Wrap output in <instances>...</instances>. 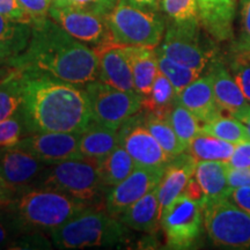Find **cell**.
Returning a JSON list of instances; mask_svg holds the SVG:
<instances>
[{"instance_id": "obj_1", "label": "cell", "mask_w": 250, "mask_h": 250, "mask_svg": "<svg viewBox=\"0 0 250 250\" xmlns=\"http://www.w3.org/2000/svg\"><path fill=\"white\" fill-rule=\"evenodd\" d=\"M8 62L26 73L78 86L99 80L98 57L94 50L49 18L31 23L29 44L22 54Z\"/></svg>"}, {"instance_id": "obj_2", "label": "cell", "mask_w": 250, "mask_h": 250, "mask_svg": "<svg viewBox=\"0 0 250 250\" xmlns=\"http://www.w3.org/2000/svg\"><path fill=\"white\" fill-rule=\"evenodd\" d=\"M23 102L20 114L29 133H80L92 122L85 88L78 85L23 72Z\"/></svg>"}, {"instance_id": "obj_3", "label": "cell", "mask_w": 250, "mask_h": 250, "mask_svg": "<svg viewBox=\"0 0 250 250\" xmlns=\"http://www.w3.org/2000/svg\"><path fill=\"white\" fill-rule=\"evenodd\" d=\"M9 228L27 233H51L88 208L85 203L48 188H31L0 205Z\"/></svg>"}, {"instance_id": "obj_4", "label": "cell", "mask_w": 250, "mask_h": 250, "mask_svg": "<svg viewBox=\"0 0 250 250\" xmlns=\"http://www.w3.org/2000/svg\"><path fill=\"white\" fill-rule=\"evenodd\" d=\"M52 242L62 249L110 247L125 243L127 227L108 212L87 208L50 233Z\"/></svg>"}, {"instance_id": "obj_5", "label": "cell", "mask_w": 250, "mask_h": 250, "mask_svg": "<svg viewBox=\"0 0 250 250\" xmlns=\"http://www.w3.org/2000/svg\"><path fill=\"white\" fill-rule=\"evenodd\" d=\"M111 42L124 45L156 48L164 37V19L151 9H144L127 1L118 0L105 17Z\"/></svg>"}, {"instance_id": "obj_6", "label": "cell", "mask_w": 250, "mask_h": 250, "mask_svg": "<svg viewBox=\"0 0 250 250\" xmlns=\"http://www.w3.org/2000/svg\"><path fill=\"white\" fill-rule=\"evenodd\" d=\"M40 184L87 205L96 201L105 188L99 164L89 159H73L50 166Z\"/></svg>"}, {"instance_id": "obj_7", "label": "cell", "mask_w": 250, "mask_h": 250, "mask_svg": "<svg viewBox=\"0 0 250 250\" xmlns=\"http://www.w3.org/2000/svg\"><path fill=\"white\" fill-rule=\"evenodd\" d=\"M203 220L208 235L215 246L250 248V214L229 197L203 203Z\"/></svg>"}, {"instance_id": "obj_8", "label": "cell", "mask_w": 250, "mask_h": 250, "mask_svg": "<svg viewBox=\"0 0 250 250\" xmlns=\"http://www.w3.org/2000/svg\"><path fill=\"white\" fill-rule=\"evenodd\" d=\"M171 61L203 72L217 56V49L201 31L199 21L177 23L170 21L164 42L158 49Z\"/></svg>"}, {"instance_id": "obj_9", "label": "cell", "mask_w": 250, "mask_h": 250, "mask_svg": "<svg viewBox=\"0 0 250 250\" xmlns=\"http://www.w3.org/2000/svg\"><path fill=\"white\" fill-rule=\"evenodd\" d=\"M92 122L120 130L143 108V96L136 90H122L95 80L85 85Z\"/></svg>"}, {"instance_id": "obj_10", "label": "cell", "mask_w": 250, "mask_h": 250, "mask_svg": "<svg viewBox=\"0 0 250 250\" xmlns=\"http://www.w3.org/2000/svg\"><path fill=\"white\" fill-rule=\"evenodd\" d=\"M203 223V203L184 192L168 206L160 219L167 246L171 249L191 248L201 236Z\"/></svg>"}, {"instance_id": "obj_11", "label": "cell", "mask_w": 250, "mask_h": 250, "mask_svg": "<svg viewBox=\"0 0 250 250\" xmlns=\"http://www.w3.org/2000/svg\"><path fill=\"white\" fill-rule=\"evenodd\" d=\"M49 17L83 43L98 46L111 41L105 18L93 12L65 2L52 4Z\"/></svg>"}, {"instance_id": "obj_12", "label": "cell", "mask_w": 250, "mask_h": 250, "mask_svg": "<svg viewBox=\"0 0 250 250\" xmlns=\"http://www.w3.org/2000/svg\"><path fill=\"white\" fill-rule=\"evenodd\" d=\"M120 145L132 156L137 166L147 168L166 167L171 158L164 151L139 117H131L118 130Z\"/></svg>"}, {"instance_id": "obj_13", "label": "cell", "mask_w": 250, "mask_h": 250, "mask_svg": "<svg viewBox=\"0 0 250 250\" xmlns=\"http://www.w3.org/2000/svg\"><path fill=\"white\" fill-rule=\"evenodd\" d=\"M80 133H30L15 146L29 152L45 166H52L73 159H83L79 152Z\"/></svg>"}, {"instance_id": "obj_14", "label": "cell", "mask_w": 250, "mask_h": 250, "mask_svg": "<svg viewBox=\"0 0 250 250\" xmlns=\"http://www.w3.org/2000/svg\"><path fill=\"white\" fill-rule=\"evenodd\" d=\"M45 170L44 164L18 146L0 148V176L14 195L40 183Z\"/></svg>"}, {"instance_id": "obj_15", "label": "cell", "mask_w": 250, "mask_h": 250, "mask_svg": "<svg viewBox=\"0 0 250 250\" xmlns=\"http://www.w3.org/2000/svg\"><path fill=\"white\" fill-rule=\"evenodd\" d=\"M164 171L165 167L147 168L137 166L126 179L109 190L105 196L108 213L120 217L130 205L159 186Z\"/></svg>"}, {"instance_id": "obj_16", "label": "cell", "mask_w": 250, "mask_h": 250, "mask_svg": "<svg viewBox=\"0 0 250 250\" xmlns=\"http://www.w3.org/2000/svg\"><path fill=\"white\" fill-rule=\"evenodd\" d=\"M93 50L98 57L99 80L122 90H136L126 45L108 41Z\"/></svg>"}, {"instance_id": "obj_17", "label": "cell", "mask_w": 250, "mask_h": 250, "mask_svg": "<svg viewBox=\"0 0 250 250\" xmlns=\"http://www.w3.org/2000/svg\"><path fill=\"white\" fill-rule=\"evenodd\" d=\"M197 161L190 153L184 152L171 159L165 167L160 183L158 186L160 219L167 208L177 197L182 195L196 170Z\"/></svg>"}, {"instance_id": "obj_18", "label": "cell", "mask_w": 250, "mask_h": 250, "mask_svg": "<svg viewBox=\"0 0 250 250\" xmlns=\"http://www.w3.org/2000/svg\"><path fill=\"white\" fill-rule=\"evenodd\" d=\"M198 21L206 33L218 42L233 37L236 0H196Z\"/></svg>"}, {"instance_id": "obj_19", "label": "cell", "mask_w": 250, "mask_h": 250, "mask_svg": "<svg viewBox=\"0 0 250 250\" xmlns=\"http://www.w3.org/2000/svg\"><path fill=\"white\" fill-rule=\"evenodd\" d=\"M176 102L191 111L202 124L221 114L214 96L212 78L208 72L177 94Z\"/></svg>"}, {"instance_id": "obj_20", "label": "cell", "mask_w": 250, "mask_h": 250, "mask_svg": "<svg viewBox=\"0 0 250 250\" xmlns=\"http://www.w3.org/2000/svg\"><path fill=\"white\" fill-rule=\"evenodd\" d=\"M208 67V73L213 83L214 96L221 112L225 111L234 116L239 111L248 108L250 103L246 100L235 78L227 70L224 62L215 58Z\"/></svg>"}, {"instance_id": "obj_21", "label": "cell", "mask_w": 250, "mask_h": 250, "mask_svg": "<svg viewBox=\"0 0 250 250\" xmlns=\"http://www.w3.org/2000/svg\"><path fill=\"white\" fill-rule=\"evenodd\" d=\"M118 218L125 226L131 229L154 233L160 223L158 187L130 205Z\"/></svg>"}, {"instance_id": "obj_22", "label": "cell", "mask_w": 250, "mask_h": 250, "mask_svg": "<svg viewBox=\"0 0 250 250\" xmlns=\"http://www.w3.org/2000/svg\"><path fill=\"white\" fill-rule=\"evenodd\" d=\"M120 145L118 130L90 122L80 133L79 152L83 159L101 161Z\"/></svg>"}, {"instance_id": "obj_23", "label": "cell", "mask_w": 250, "mask_h": 250, "mask_svg": "<svg viewBox=\"0 0 250 250\" xmlns=\"http://www.w3.org/2000/svg\"><path fill=\"white\" fill-rule=\"evenodd\" d=\"M136 92L147 95L159 72L158 52L151 46L126 45Z\"/></svg>"}, {"instance_id": "obj_24", "label": "cell", "mask_w": 250, "mask_h": 250, "mask_svg": "<svg viewBox=\"0 0 250 250\" xmlns=\"http://www.w3.org/2000/svg\"><path fill=\"white\" fill-rule=\"evenodd\" d=\"M193 179L201 188L204 202L228 198L232 192L227 181V165L221 161H198Z\"/></svg>"}, {"instance_id": "obj_25", "label": "cell", "mask_w": 250, "mask_h": 250, "mask_svg": "<svg viewBox=\"0 0 250 250\" xmlns=\"http://www.w3.org/2000/svg\"><path fill=\"white\" fill-rule=\"evenodd\" d=\"M31 37V26L0 14V57L9 62L26 50Z\"/></svg>"}, {"instance_id": "obj_26", "label": "cell", "mask_w": 250, "mask_h": 250, "mask_svg": "<svg viewBox=\"0 0 250 250\" xmlns=\"http://www.w3.org/2000/svg\"><path fill=\"white\" fill-rule=\"evenodd\" d=\"M24 81L23 71L15 67L0 80V122L13 117L20 111L23 102Z\"/></svg>"}, {"instance_id": "obj_27", "label": "cell", "mask_w": 250, "mask_h": 250, "mask_svg": "<svg viewBox=\"0 0 250 250\" xmlns=\"http://www.w3.org/2000/svg\"><path fill=\"white\" fill-rule=\"evenodd\" d=\"M99 164V170L104 187H115L132 173L137 164L126 149L118 145L110 154L102 159Z\"/></svg>"}, {"instance_id": "obj_28", "label": "cell", "mask_w": 250, "mask_h": 250, "mask_svg": "<svg viewBox=\"0 0 250 250\" xmlns=\"http://www.w3.org/2000/svg\"><path fill=\"white\" fill-rule=\"evenodd\" d=\"M176 96L174 86L168 78L159 71L149 93L143 96V108L149 114L168 117L176 103Z\"/></svg>"}, {"instance_id": "obj_29", "label": "cell", "mask_w": 250, "mask_h": 250, "mask_svg": "<svg viewBox=\"0 0 250 250\" xmlns=\"http://www.w3.org/2000/svg\"><path fill=\"white\" fill-rule=\"evenodd\" d=\"M235 149V144L201 132L190 144L188 153L197 161L228 162Z\"/></svg>"}, {"instance_id": "obj_30", "label": "cell", "mask_w": 250, "mask_h": 250, "mask_svg": "<svg viewBox=\"0 0 250 250\" xmlns=\"http://www.w3.org/2000/svg\"><path fill=\"white\" fill-rule=\"evenodd\" d=\"M202 132L233 143L235 145L243 140L250 139L241 122L232 115L225 116L223 112L202 124Z\"/></svg>"}, {"instance_id": "obj_31", "label": "cell", "mask_w": 250, "mask_h": 250, "mask_svg": "<svg viewBox=\"0 0 250 250\" xmlns=\"http://www.w3.org/2000/svg\"><path fill=\"white\" fill-rule=\"evenodd\" d=\"M144 123L156 139V142L160 144L164 151L171 159L187 152L168 121V117L149 114L148 117L144 121Z\"/></svg>"}, {"instance_id": "obj_32", "label": "cell", "mask_w": 250, "mask_h": 250, "mask_svg": "<svg viewBox=\"0 0 250 250\" xmlns=\"http://www.w3.org/2000/svg\"><path fill=\"white\" fill-rule=\"evenodd\" d=\"M168 121L179 137L181 144L188 152L190 144L202 132V123L191 111L188 110L180 103H175L168 115Z\"/></svg>"}, {"instance_id": "obj_33", "label": "cell", "mask_w": 250, "mask_h": 250, "mask_svg": "<svg viewBox=\"0 0 250 250\" xmlns=\"http://www.w3.org/2000/svg\"><path fill=\"white\" fill-rule=\"evenodd\" d=\"M156 52H158L159 71L168 78V80L170 81L171 85L176 90V94H180L190 83L202 76L201 71L184 66L180 62L171 61V59L166 57L165 55L160 54L158 50H156Z\"/></svg>"}, {"instance_id": "obj_34", "label": "cell", "mask_w": 250, "mask_h": 250, "mask_svg": "<svg viewBox=\"0 0 250 250\" xmlns=\"http://www.w3.org/2000/svg\"><path fill=\"white\" fill-rule=\"evenodd\" d=\"M161 7L173 22L198 21L196 0H161Z\"/></svg>"}, {"instance_id": "obj_35", "label": "cell", "mask_w": 250, "mask_h": 250, "mask_svg": "<svg viewBox=\"0 0 250 250\" xmlns=\"http://www.w3.org/2000/svg\"><path fill=\"white\" fill-rule=\"evenodd\" d=\"M229 68L246 100L250 103V52L235 51L229 62Z\"/></svg>"}, {"instance_id": "obj_36", "label": "cell", "mask_w": 250, "mask_h": 250, "mask_svg": "<svg viewBox=\"0 0 250 250\" xmlns=\"http://www.w3.org/2000/svg\"><path fill=\"white\" fill-rule=\"evenodd\" d=\"M26 130L20 114L0 122V148L12 147L22 139V133Z\"/></svg>"}, {"instance_id": "obj_37", "label": "cell", "mask_w": 250, "mask_h": 250, "mask_svg": "<svg viewBox=\"0 0 250 250\" xmlns=\"http://www.w3.org/2000/svg\"><path fill=\"white\" fill-rule=\"evenodd\" d=\"M67 2L105 18L116 6L118 0H67Z\"/></svg>"}, {"instance_id": "obj_38", "label": "cell", "mask_w": 250, "mask_h": 250, "mask_svg": "<svg viewBox=\"0 0 250 250\" xmlns=\"http://www.w3.org/2000/svg\"><path fill=\"white\" fill-rule=\"evenodd\" d=\"M0 14L19 22L28 23L30 26L33 23V19L24 11L19 0H0Z\"/></svg>"}, {"instance_id": "obj_39", "label": "cell", "mask_w": 250, "mask_h": 250, "mask_svg": "<svg viewBox=\"0 0 250 250\" xmlns=\"http://www.w3.org/2000/svg\"><path fill=\"white\" fill-rule=\"evenodd\" d=\"M235 51L250 52V0H241V35Z\"/></svg>"}, {"instance_id": "obj_40", "label": "cell", "mask_w": 250, "mask_h": 250, "mask_svg": "<svg viewBox=\"0 0 250 250\" xmlns=\"http://www.w3.org/2000/svg\"><path fill=\"white\" fill-rule=\"evenodd\" d=\"M19 2L33 19V22L48 18L52 5V0H19Z\"/></svg>"}, {"instance_id": "obj_41", "label": "cell", "mask_w": 250, "mask_h": 250, "mask_svg": "<svg viewBox=\"0 0 250 250\" xmlns=\"http://www.w3.org/2000/svg\"><path fill=\"white\" fill-rule=\"evenodd\" d=\"M226 164L233 168L250 167V139L236 144L233 155Z\"/></svg>"}, {"instance_id": "obj_42", "label": "cell", "mask_w": 250, "mask_h": 250, "mask_svg": "<svg viewBox=\"0 0 250 250\" xmlns=\"http://www.w3.org/2000/svg\"><path fill=\"white\" fill-rule=\"evenodd\" d=\"M227 181L232 190L250 187V167L233 168L227 166Z\"/></svg>"}, {"instance_id": "obj_43", "label": "cell", "mask_w": 250, "mask_h": 250, "mask_svg": "<svg viewBox=\"0 0 250 250\" xmlns=\"http://www.w3.org/2000/svg\"><path fill=\"white\" fill-rule=\"evenodd\" d=\"M229 199H232L237 206L250 214V187L237 188L232 190Z\"/></svg>"}, {"instance_id": "obj_44", "label": "cell", "mask_w": 250, "mask_h": 250, "mask_svg": "<svg viewBox=\"0 0 250 250\" xmlns=\"http://www.w3.org/2000/svg\"><path fill=\"white\" fill-rule=\"evenodd\" d=\"M12 198H14V192L9 189V187L0 176V205L9 202Z\"/></svg>"}, {"instance_id": "obj_45", "label": "cell", "mask_w": 250, "mask_h": 250, "mask_svg": "<svg viewBox=\"0 0 250 250\" xmlns=\"http://www.w3.org/2000/svg\"><path fill=\"white\" fill-rule=\"evenodd\" d=\"M127 1L140 8L151 9V11H154L161 4V0H127Z\"/></svg>"}, {"instance_id": "obj_46", "label": "cell", "mask_w": 250, "mask_h": 250, "mask_svg": "<svg viewBox=\"0 0 250 250\" xmlns=\"http://www.w3.org/2000/svg\"><path fill=\"white\" fill-rule=\"evenodd\" d=\"M234 117H236L237 120L243 124V126L246 127L247 132H248L249 138H250V105L248 108L243 109V110L239 111L237 114L234 115Z\"/></svg>"}, {"instance_id": "obj_47", "label": "cell", "mask_w": 250, "mask_h": 250, "mask_svg": "<svg viewBox=\"0 0 250 250\" xmlns=\"http://www.w3.org/2000/svg\"><path fill=\"white\" fill-rule=\"evenodd\" d=\"M8 240H9V234L7 232V229H6V225L4 221L0 219V247L7 245Z\"/></svg>"}, {"instance_id": "obj_48", "label": "cell", "mask_w": 250, "mask_h": 250, "mask_svg": "<svg viewBox=\"0 0 250 250\" xmlns=\"http://www.w3.org/2000/svg\"><path fill=\"white\" fill-rule=\"evenodd\" d=\"M67 0H52V4H65Z\"/></svg>"}, {"instance_id": "obj_49", "label": "cell", "mask_w": 250, "mask_h": 250, "mask_svg": "<svg viewBox=\"0 0 250 250\" xmlns=\"http://www.w3.org/2000/svg\"><path fill=\"white\" fill-rule=\"evenodd\" d=\"M5 62V61H4V59H2L1 57H0V64H1V62Z\"/></svg>"}]
</instances>
